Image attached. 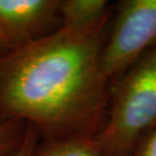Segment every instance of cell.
<instances>
[{"label":"cell","instance_id":"1","mask_svg":"<svg viewBox=\"0 0 156 156\" xmlns=\"http://www.w3.org/2000/svg\"><path fill=\"white\" fill-rule=\"evenodd\" d=\"M107 23L60 27L0 58V120L35 127L48 142L95 138L107 118L111 82L101 67Z\"/></svg>","mask_w":156,"mask_h":156},{"label":"cell","instance_id":"2","mask_svg":"<svg viewBox=\"0 0 156 156\" xmlns=\"http://www.w3.org/2000/svg\"><path fill=\"white\" fill-rule=\"evenodd\" d=\"M112 84L107 118L95 139L105 156H133L156 127V46Z\"/></svg>","mask_w":156,"mask_h":156},{"label":"cell","instance_id":"3","mask_svg":"<svg viewBox=\"0 0 156 156\" xmlns=\"http://www.w3.org/2000/svg\"><path fill=\"white\" fill-rule=\"evenodd\" d=\"M156 46V0H124L101 53L104 75L113 83Z\"/></svg>","mask_w":156,"mask_h":156},{"label":"cell","instance_id":"4","mask_svg":"<svg viewBox=\"0 0 156 156\" xmlns=\"http://www.w3.org/2000/svg\"><path fill=\"white\" fill-rule=\"evenodd\" d=\"M60 0H0V36L11 49L60 27Z\"/></svg>","mask_w":156,"mask_h":156},{"label":"cell","instance_id":"5","mask_svg":"<svg viewBox=\"0 0 156 156\" xmlns=\"http://www.w3.org/2000/svg\"><path fill=\"white\" fill-rule=\"evenodd\" d=\"M60 27L91 29L110 20L107 0H64L59 7Z\"/></svg>","mask_w":156,"mask_h":156},{"label":"cell","instance_id":"6","mask_svg":"<svg viewBox=\"0 0 156 156\" xmlns=\"http://www.w3.org/2000/svg\"><path fill=\"white\" fill-rule=\"evenodd\" d=\"M34 156H105L95 138H78L48 142L37 147Z\"/></svg>","mask_w":156,"mask_h":156},{"label":"cell","instance_id":"7","mask_svg":"<svg viewBox=\"0 0 156 156\" xmlns=\"http://www.w3.org/2000/svg\"><path fill=\"white\" fill-rule=\"evenodd\" d=\"M27 127L13 120H0V156H8L21 141Z\"/></svg>","mask_w":156,"mask_h":156},{"label":"cell","instance_id":"8","mask_svg":"<svg viewBox=\"0 0 156 156\" xmlns=\"http://www.w3.org/2000/svg\"><path fill=\"white\" fill-rule=\"evenodd\" d=\"M38 139L39 133L36 128L30 125H27L24 135L20 145L8 156H34V153L38 147Z\"/></svg>","mask_w":156,"mask_h":156},{"label":"cell","instance_id":"9","mask_svg":"<svg viewBox=\"0 0 156 156\" xmlns=\"http://www.w3.org/2000/svg\"><path fill=\"white\" fill-rule=\"evenodd\" d=\"M133 156H156V127L142 140Z\"/></svg>","mask_w":156,"mask_h":156},{"label":"cell","instance_id":"10","mask_svg":"<svg viewBox=\"0 0 156 156\" xmlns=\"http://www.w3.org/2000/svg\"><path fill=\"white\" fill-rule=\"evenodd\" d=\"M9 50H11V48L9 47L8 44L6 43V41L0 36V58H1L4 54H6Z\"/></svg>","mask_w":156,"mask_h":156}]
</instances>
